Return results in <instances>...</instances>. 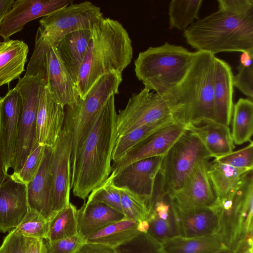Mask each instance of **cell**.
<instances>
[{
  "label": "cell",
  "mask_w": 253,
  "mask_h": 253,
  "mask_svg": "<svg viewBox=\"0 0 253 253\" xmlns=\"http://www.w3.org/2000/svg\"><path fill=\"white\" fill-rule=\"evenodd\" d=\"M183 46L166 42L140 52L134 61V71L145 88L163 95L184 78L195 56Z\"/></svg>",
  "instance_id": "6"
},
{
  "label": "cell",
  "mask_w": 253,
  "mask_h": 253,
  "mask_svg": "<svg viewBox=\"0 0 253 253\" xmlns=\"http://www.w3.org/2000/svg\"><path fill=\"white\" fill-rule=\"evenodd\" d=\"M218 9L185 31L187 43L212 55L253 51V0H219Z\"/></svg>",
  "instance_id": "1"
},
{
  "label": "cell",
  "mask_w": 253,
  "mask_h": 253,
  "mask_svg": "<svg viewBox=\"0 0 253 253\" xmlns=\"http://www.w3.org/2000/svg\"><path fill=\"white\" fill-rule=\"evenodd\" d=\"M240 253H253V248L247 249Z\"/></svg>",
  "instance_id": "50"
},
{
  "label": "cell",
  "mask_w": 253,
  "mask_h": 253,
  "mask_svg": "<svg viewBox=\"0 0 253 253\" xmlns=\"http://www.w3.org/2000/svg\"><path fill=\"white\" fill-rule=\"evenodd\" d=\"M186 129L198 137L211 158L230 153L235 147L229 126L210 120L189 124Z\"/></svg>",
  "instance_id": "25"
},
{
  "label": "cell",
  "mask_w": 253,
  "mask_h": 253,
  "mask_svg": "<svg viewBox=\"0 0 253 253\" xmlns=\"http://www.w3.org/2000/svg\"><path fill=\"white\" fill-rule=\"evenodd\" d=\"M87 197L86 202H100L123 213L119 189L110 175L102 184L92 190Z\"/></svg>",
  "instance_id": "39"
},
{
  "label": "cell",
  "mask_w": 253,
  "mask_h": 253,
  "mask_svg": "<svg viewBox=\"0 0 253 253\" xmlns=\"http://www.w3.org/2000/svg\"><path fill=\"white\" fill-rule=\"evenodd\" d=\"M64 108L54 100L45 84L41 91L37 115L38 144L51 148L55 146L64 126Z\"/></svg>",
  "instance_id": "20"
},
{
  "label": "cell",
  "mask_w": 253,
  "mask_h": 253,
  "mask_svg": "<svg viewBox=\"0 0 253 253\" xmlns=\"http://www.w3.org/2000/svg\"><path fill=\"white\" fill-rule=\"evenodd\" d=\"M186 130V126L175 124L157 131L133 147L120 161L113 163L111 173H115L137 161L165 155Z\"/></svg>",
  "instance_id": "18"
},
{
  "label": "cell",
  "mask_w": 253,
  "mask_h": 253,
  "mask_svg": "<svg viewBox=\"0 0 253 253\" xmlns=\"http://www.w3.org/2000/svg\"><path fill=\"white\" fill-rule=\"evenodd\" d=\"M72 145V132L64 125L57 141L52 149L49 162L54 213L70 203Z\"/></svg>",
  "instance_id": "13"
},
{
  "label": "cell",
  "mask_w": 253,
  "mask_h": 253,
  "mask_svg": "<svg viewBox=\"0 0 253 253\" xmlns=\"http://www.w3.org/2000/svg\"><path fill=\"white\" fill-rule=\"evenodd\" d=\"M28 253H46L44 240L34 239Z\"/></svg>",
  "instance_id": "46"
},
{
  "label": "cell",
  "mask_w": 253,
  "mask_h": 253,
  "mask_svg": "<svg viewBox=\"0 0 253 253\" xmlns=\"http://www.w3.org/2000/svg\"><path fill=\"white\" fill-rule=\"evenodd\" d=\"M253 51L242 52L237 67L238 73L233 77L234 87L249 99L253 98Z\"/></svg>",
  "instance_id": "37"
},
{
  "label": "cell",
  "mask_w": 253,
  "mask_h": 253,
  "mask_svg": "<svg viewBox=\"0 0 253 253\" xmlns=\"http://www.w3.org/2000/svg\"><path fill=\"white\" fill-rule=\"evenodd\" d=\"M117 120L115 95H112L96 116L71 171V189L75 196L85 200L110 175L112 153L118 138Z\"/></svg>",
  "instance_id": "2"
},
{
  "label": "cell",
  "mask_w": 253,
  "mask_h": 253,
  "mask_svg": "<svg viewBox=\"0 0 253 253\" xmlns=\"http://www.w3.org/2000/svg\"><path fill=\"white\" fill-rule=\"evenodd\" d=\"M247 146L227 154L214 159V161L231 167L253 170V142Z\"/></svg>",
  "instance_id": "42"
},
{
  "label": "cell",
  "mask_w": 253,
  "mask_h": 253,
  "mask_svg": "<svg viewBox=\"0 0 253 253\" xmlns=\"http://www.w3.org/2000/svg\"><path fill=\"white\" fill-rule=\"evenodd\" d=\"M91 30H79L69 33L54 45L76 85L79 71L90 40Z\"/></svg>",
  "instance_id": "26"
},
{
  "label": "cell",
  "mask_w": 253,
  "mask_h": 253,
  "mask_svg": "<svg viewBox=\"0 0 253 253\" xmlns=\"http://www.w3.org/2000/svg\"><path fill=\"white\" fill-rule=\"evenodd\" d=\"M34 239L18 234L13 229L3 239L0 253H28Z\"/></svg>",
  "instance_id": "43"
},
{
  "label": "cell",
  "mask_w": 253,
  "mask_h": 253,
  "mask_svg": "<svg viewBox=\"0 0 253 253\" xmlns=\"http://www.w3.org/2000/svg\"><path fill=\"white\" fill-rule=\"evenodd\" d=\"M73 2L72 0H14L1 22L0 36L4 40H8L30 21L47 16Z\"/></svg>",
  "instance_id": "15"
},
{
  "label": "cell",
  "mask_w": 253,
  "mask_h": 253,
  "mask_svg": "<svg viewBox=\"0 0 253 253\" xmlns=\"http://www.w3.org/2000/svg\"><path fill=\"white\" fill-rule=\"evenodd\" d=\"M91 31L90 40L77 84L82 99L103 76L113 72L122 74L133 57L130 38L118 21L103 17Z\"/></svg>",
  "instance_id": "3"
},
{
  "label": "cell",
  "mask_w": 253,
  "mask_h": 253,
  "mask_svg": "<svg viewBox=\"0 0 253 253\" xmlns=\"http://www.w3.org/2000/svg\"><path fill=\"white\" fill-rule=\"evenodd\" d=\"M180 124L174 118H169L156 124L144 125L118 137L113 149L112 161H120L126 154L151 135L168 126Z\"/></svg>",
  "instance_id": "32"
},
{
  "label": "cell",
  "mask_w": 253,
  "mask_h": 253,
  "mask_svg": "<svg viewBox=\"0 0 253 253\" xmlns=\"http://www.w3.org/2000/svg\"><path fill=\"white\" fill-rule=\"evenodd\" d=\"M169 118L176 120L164 96L144 87L139 92L132 94L126 107L119 111L117 120L118 137L140 126Z\"/></svg>",
  "instance_id": "11"
},
{
  "label": "cell",
  "mask_w": 253,
  "mask_h": 253,
  "mask_svg": "<svg viewBox=\"0 0 253 253\" xmlns=\"http://www.w3.org/2000/svg\"><path fill=\"white\" fill-rule=\"evenodd\" d=\"M171 203L178 236L199 237L217 234L218 217L213 208H183Z\"/></svg>",
  "instance_id": "21"
},
{
  "label": "cell",
  "mask_w": 253,
  "mask_h": 253,
  "mask_svg": "<svg viewBox=\"0 0 253 253\" xmlns=\"http://www.w3.org/2000/svg\"><path fill=\"white\" fill-rule=\"evenodd\" d=\"M75 253H118L115 248L93 243L84 242Z\"/></svg>",
  "instance_id": "45"
},
{
  "label": "cell",
  "mask_w": 253,
  "mask_h": 253,
  "mask_svg": "<svg viewBox=\"0 0 253 253\" xmlns=\"http://www.w3.org/2000/svg\"><path fill=\"white\" fill-rule=\"evenodd\" d=\"M78 210L71 203L49 219L48 238L55 241L78 234Z\"/></svg>",
  "instance_id": "34"
},
{
  "label": "cell",
  "mask_w": 253,
  "mask_h": 253,
  "mask_svg": "<svg viewBox=\"0 0 253 253\" xmlns=\"http://www.w3.org/2000/svg\"><path fill=\"white\" fill-rule=\"evenodd\" d=\"M28 45L23 41L6 40L0 42V86L19 79L25 71Z\"/></svg>",
  "instance_id": "27"
},
{
  "label": "cell",
  "mask_w": 253,
  "mask_h": 253,
  "mask_svg": "<svg viewBox=\"0 0 253 253\" xmlns=\"http://www.w3.org/2000/svg\"><path fill=\"white\" fill-rule=\"evenodd\" d=\"M45 146L38 145L31 152L23 167L12 176L19 181L28 184L35 177L42 161Z\"/></svg>",
  "instance_id": "41"
},
{
  "label": "cell",
  "mask_w": 253,
  "mask_h": 253,
  "mask_svg": "<svg viewBox=\"0 0 253 253\" xmlns=\"http://www.w3.org/2000/svg\"><path fill=\"white\" fill-rule=\"evenodd\" d=\"M215 253H233L228 250H222Z\"/></svg>",
  "instance_id": "49"
},
{
  "label": "cell",
  "mask_w": 253,
  "mask_h": 253,
  "mask_svg": "<svg viewBox=\"0 0 253 253\" xmlns=\"http://www.w3.org/2000/svg\"><path fill=\"white\" fill-rule=\"evenodd\" d=\"M253 170L236 168L214 161H209L208 174L216 200L223 198L235 188L243 176Z\"/></svg>",
  "instance_id": "31"
},
{
  "label": "cell",
  "mask_w": 253,
  "mask_h": 253,
  "mask_svg": "<svg viewBox=\"0 0 253 253\" xmlns=\"http://www.w3.org/2000/svg\"><path fill=\"white\" fill-rule=\"evenodd\" d=\"M124 218L123 213L103 203L86 202L78 210V233L85 239L103 227Z\"/></svg>",
  "instance_id": "28"
},
{
  "label": "cell",
  "mask_w": 253,
  "mask_h": 253,
  "mask_svg": "<svg viewBox=\"0 0 253 253\" xmlns=\"http://www.w3.org/2000/svg\"><path fill=\"white\" fill-rule=\"evenodd\" d=\"M45 84L38 75L19 78L14 88L20 93L22 105L16 152L11 168L17 173L32 150L39 144L36 138V120L41 93Z\"/></svg>",
  "instance_id": "10"
},
{
  "label": "cell",
  "mask_w": 253,
  "mask_h": 253,
  "mask_svg": "<svg viewBox=\"0 0 253 253\" xmlns=\"http://www.w3.org/2000/svg\"><path fill=\"white\" fill-rule=\"evenodd\" d=\"M233 75L230 66L215 57L213 85V121L229 126L233 111Z\"/></svg>",
  "instance_id": "22"
},
{
  "label": "cell",
  "mask_w": 253,
  "mask_h": 253,
  "mask_svg": "<svg viewBox=\"0 0 253 253\" xmlns=\"http://www.w3.org/2000/svg\"><path fill=\"white\" fill-rule=\"evenodd\" d=\"M209 160L199 162L181 188L169 196L177 206L183 208H213L216 198L208 174Z\"/></svg>",
  "instance_id": "16"
},
{
  "label": "cell",
  "mask_w": 253,
  "mask_h": 253,
  "mask_svg": "<svg viewBox=\"0 0 253 253\" xmlns=\"http://www.w3.org/2000/svg\"><path fill=\"white\" fill-rule=\"evenodd\" d=\"M48 228L49 219L29 208L22 221L14 229L18 234L24 236L46 240L48 238Z\"/></svg>",
  "instance_id": "36"
},
{
  "label": "cell",
  "mask_w": 253,
  "mask_h": 253,
  "mask_svg": "<svg viewBox=\"0 0 253 253\" xmlns=\"http://www.w3.org/2000/svg\"><path fill=\"white\" fill-rule=\"evenodd\" d=\"M218 217L217 234L226 250L233 253L253 248V170L244 174L237 186L213 207Z\"/></svg>",
  "instance_id": "5"
},
{
  "label": "cell",
  "mask_w": 253,
  "mask_h": 253,
  "mask_svg": "<svg viewBox=\"0 0 253 253\" xmlns=\"http://www.w3.org/2000/svg\"><path fill=\"white\" fill-rule=\"evenodd\" d=\"M215 57L207 52L195 51L184 78L162 95L179 123L187 126L213 121Z\"/></svg>",
  "instance_id": "4"
},
{
  "label": "cell",
  "mask_w": 253,
  "mask_h": 253,
  "mask_svg": "<svg viewBox=\"0 0 253 253\" xmlns=\"http://www.w3.org/2000/svg\"><path fill=\"white\" fill-rule=\"evenodd\" d=\"M146 233L160 243L178 236L170 198L158 190L149 205Z\"/></svg>",
  "instance_id": "23"
},
{
  "label": "cell",
  "mask_w": 253,
  "mask_h": 253,
  "mask_svg": "<svg viewBox=\"0 0 253 253\" xmlns=\"http://www.w3.org/2000/svg\"><path fill=\"white\" fill-rule=\"evenodd\" d=\"M231 135L234 144L252 141L253 134V102L249 98H240L234 105Z\"/></svg>",
  "instance_id": "33"
},
{
  "label": "cell",
  "mask_w": 253,
  "mask_h": 253,
  "mask_svg": "<svg viewBox=\"0 0 253 253\" xmlns=\"http://www.w3.org/2000/svg\"><path fill=\"white\" fill-rule=\"evenodd\" d=\"M14 0H0V27L6 14L9 11Z\"/></svg>",
  "instance_id": "48"
},
{
  "label": "cell",
  "mask_w": 253,
  "mask_h": 253,
  "mask_svg": "<svg viewBox=\"0 0 253 253\" xmlns=\"http://www.w3.org/2000/svg\"><path fill=\"white\" fill-rule=\"evenodd\" d=\"M80 234L55 241L44 240L46 253H75L85 242Z\"/></svg>",
  "instance_id": "44"
},
{
  "label": "cell",
  "mask_w": 253,
  "mask_h": 253,
  "mask_svg": "<svg viewBox=\"0 0 253 253\" xmlns=\"http://www.w3.org/2000/svg\"><path fill=\"white\" fill-rule=\"evenodd\" d=\"M122 82V73L105 75L96 81L84 99L80 98L76 105L66 107L64 125L72 134L71 171L96 116L110 97L119 93Z\"/></svg>",
  "instance_id": "8"
},
{
  "label": "cell",
  "mask_w": 253,
  "mask_h": 253,
  "mask_svg": "<svg viewBox=\"0 0 253 253\" xmlns=\"http://www.w3.org/2000/svg\"><path fill=\"white\" fill-rule=\"evenodd\" d=\"M29 209L27 185L8 174L0 186V232L15 228Z\"/></svg>",
  "instance_id": "17"
},
{
  "label": "cell",
  "mask_w": 253,
  "mask_h": 253,
  "mask_svg": "<svg viewBox=\"0 0 253 253\" xmlns=\"http://www.w3.org/2000/svg\"><path fill=\"white\" fill-rule=\"evenodd\" d=\"M163 156L148 158L134 162L111 173L113 184L136 195L148 205L155 191V181Z\"/></svg>",
  "instance_id": "14"
},
{
  "label": "cell",
  "mask_w": 253,
  "mask_h": 253,
  "mask_svg": "<svg viewBox=\"0 0 253 253\" xmlns=\"http://www.w3.org/2000/svg\"><path fill=\"white\" fill-rule=\"evenodd\" d=\"M211 158L198 137L187 129L163 156L158 190L164 195L173 194L181 188L199 162Z\"/></svg>",
  "instance_id": "9"
},
{
  "label": "cell",
  "mask_w": 253,
  "mask_h": 253,
  "mask_svg": "<svg viewBox=\"0 0 253 253\" xmlns=\"http://www.w3.org/2000/svg\"><path fill=\"white\" fill-rule=\"evenodd\" d=\"M118 188L121 196L122 212L125 218L135 220L139 222L146 220L149 214L147 204L129 190L125 188Z\"/></svg>",
  "instance_id": "38"
},
{
  "label": "cell",
  "mask_w": 253,
  "mask_h": 253,
  "mask_svg": "<svg viewBox=\"0 0 253 253\" xmlns=\"http://www.w3.org/2000/svg\"><path fill=\"white\" fill-rule=\"evenodd\" d=\"M161 245L164 253H215L226 250L218 234L199 237L176 236Z\"/></svg>",
  "instance_id": "30"
},
{
  "label": "cell",
  "mask_w": 253,
  "mask_h": 253,
  "mask_svg": "<svg viewBox=\"0 0 253 253\" xmlns=\"http://www.w3.org/2000/svg\"><path fill=\"white\" fill-rule=\"evenodd\" d=\"M103 18L99 7L90 1L71 3L40 19V28L53 45L75 31L91 30Z\"/></svg>",
  "instance_id": "12"
},
{
  "label": "cell",
  "mask_w": 253,
  "mask_h": 253,
  "mask_svg": "<svg viewBox=\"0 0 253 253\" xmlns=\"http://www.w3.org/2000/svg\"><path fill=\"white\" fill-rule=\"evenodd\" d=\"M44 81L54 100L63 107H72L80 99L77 86L62 61L56 47L43 35L39 27L35 48L25 76Z\"/></svg>",
  "instance_id": "7"
},
{
  "label": "cell",
  "mask_w": 253,
  "mask_h": 253,
  "mask_svg": "<svg viewBox=\"0 0 253 253\" xmlns=\"http://www.w3.org/2000/svg\"><path fill=\"white\" fill-rule=\"evenodd\" d=\"M22 100L15 88L2 97L0 107V133L2 144L3 161L7 172L14 158Z\"/></svg>",
  "instance_id": "19"
},
{
  "label": "cell",
  "mask_w": 253,
  "mask_h": 253,
  "mask_svg": "<svg viewBox=\"0 0 253 253\" xmlns=\"http://www.w3.org/2000/svg\"><path fill=\"white\" fill-rule=\"evenodd\" d=\"M115 249L118 253H164L161 243L144 232Z\"/></svg>",
  "instance_id": "40"
},
{
  "label": "cell",
  "mask_w": 253,
  "mask_h": 253,
  "mask_svg": "<svg viewBox=\"0 0 253 253\" xmlns=\"http://www.w3.org/2000/svg\"><path fill=\"white\" fill-rule=\"evenodd\" d=\"M1 100L2 97H0V107ZM7 174L8 173L5 170L4 164L2 144L0 133V186L4 180Z\"/></svg>",
  "instance_id": "47"
},
{
  "label": "cell",
  "mask_w": 253,
  "mask_h": 253,
  "mask_svg": "<svg viewBox=\"0 0 253 253\" xmlns=\"http://www.w3.org/2000/svg\"><path fill=\"white\" fill-rule=\"evenodd\" d=\"M203 0H172L169 3V27L183 32L199 19Z\"/></svg>",
  "instance_id": "35"
},
{
  "label": "cell",
  "mask_w": 253,
  "mask_h": 253,
  "mask_svg": "<svg viewBox=\"0 0 253 253\" xmlns=\"http://www.w3.org/2000/svg\"><path fill=\"white\" fill-rule=\"evenodd\" d=\"M139 222L126 218L110 223L85 238L87 243L100 244L117 248L141 233Z\"/></svg>",
  "instance_id": "29"
},
{
  "label": "cell",
  "mask_w": 253,
  "mask_h": 253,
  "mask_svg": "<svg viewBox=\"0 0 253 253\" xmlns=\"http://www.w3.org/2000/svg\"><path fill=\"white\" fill-rule=\"evenodd\" d=\"M52 148L45 146L43 158L34 179L27 184L29 207L49 219L53 211L49 162Z\"/></svg>",
  "instance_id": "24"
}]
</instances>
